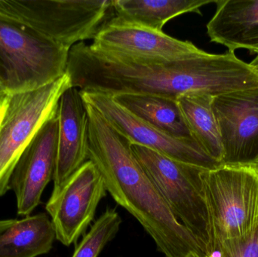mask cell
I'll list each match as a JSON object with an SVG mask.
<instances>
[{"instance_id": "1", "label": "cell", "mask_w": 258, "mask_h": 257, "mask_svg": "<svg viewBox=\"0 0 258 257\" xmlns=\"http://www.w3.org/2000/svg\"><path fill=\"white\" fill-rule=\"evenodd\" d=\"M66 73L80 92L114 96L151 95L178 100L258 87V73L235 52L200 53L180 60H138L95 51L84 42L70 49Z\"/></svg>"}, {"instance_id": "2", "label": "cell", "mask_w": 258, "mask_h": 257, "mask_svg": "<svg viewBox=\"0 0 258 257\" xmlns=\"http://www.w3.org/2000/svg\"><path fill=\"white\" fill-rule=\"evenodd\" d=\"M85 104L89 121V160L101 172L107 193L139 222L165 257L206 256L141 167L128 139Z\"/></svg>"}, {"instance_id": "3", "label": "cell", "mask_w": 258, "mask_h": 257, "mask_svg": "<svg viewBox=\"0 0 258 257\" xmlns=\"http://www.w3.org/2000/svg\"><path fill=\"white\" fill-rule=\"evenodd\" d=\"M132 152L174 217L198 243L203 253L213 256L210 214L202 173L208 169L176 161L139 145Z\"/></svg>"}, {"instance_id": "4", "label": "cell", "mask_w": 258, "mask_h": 257, "mask_svg": "<svg viewBox=\"0 0 258 257\" xmlns=\"http://www.w3.org/2000/svg\"><path fill=\"white\" fill-rule=\"evenodd\" d=\"M70 50L0 15V83L6 95L30 92L66 73Z\"/></svg>"}, {"instance_id": "5", "label": "cell", "mask_w": 258, "mask_h": 257, "mask_svg": "<svg viewBox=\"0 0 258 257\" xmlns=\"http://www.w3.org/2000/svg\"><path fill=\"white\" fill-rule=\"evenodd\" d=\"M0 15L70 50L95 39L114 11L113 0H0Z\"/></svg>"}, {"instance_id": "6", "label": "cell", "mask_w": 258, "mask_h": 257, "mask_svg": "<svg viewBox=\"0 0 258 257\" xmlns=\"http://www.w3.org/2000/svg\"><path fill=\"white\" fill-rule=\"evenodd\" d=\"M215 248L258 227V174L251 166L222 164L202 173ZM214 254V253H213Z\"/></svg>"}, {"instance_id": "7", "label": "cell", "mask_w": 258, "mask_h": 257, "mask_svg": "<svg viewBox=\"0 0 258 257\" xmlns=\"http://www.w3.org/2000/svg\"><path fill=\"white\" fill-rule=\"evenodd\" d=\"M71 85L68 74L30 92L0 99V197L7 193L15 166L42 127L57 113L59 101Z\"/></svg>"}, {"instance_id": "8", "label": "cell", "mask_w": 258, "mask_h": 257, "mask_svg": "<svg viewBox=\"0 0 258 257\" xmlns=\"http://www.w3.org/2000/svg\"><path fill=\"white\" fill-rule=\"evenodd\" d=\"M80 92L83 101L99 112L132 144L144 146L176 161L208 170L222 165L207 155L196 140L175 138L159 131L119 105L110 95Z\"/></svg>"}, {"instance_id": "9", "label": "cell", "mask_w": 258, "mask_h": 257, "mask_svg": "<svg viewBox=\"0 0 258 257\" xmlns=\"http://www.w3.org/2000/svg\"><path fill=\"white\" fill-rule=\"evenodd\" d=\"M107 193L101 172L89 160L45 205L56 239L67 247L76 244L93 221L97 208Z\"/></svg>"}, {"instance_id": "10", "label": "cell", "mask_w": 258, "mask_h": 257, "mask_svg": "<svg viewBox=\"0 0 258 257\" xmlns=\"http://www.w3.org/2000/svg\"><path fill=\"white\" fill-rule=\"evenodd\" d=\"M90 45L95 51L138 60H180L202 49L189 41H182L135 24L122 22L114 16L104 24Z\"/></svg>"}, {"instance_id": "11", "label": "cell", "mask_w": 258, "mask_h": 257, "mask_svg": "<svg viewBox=\"0 0 258 257\" xmlns=\"http://www.w3.org/2000/svg\"><path fill=\"white\" fill-rule=\"evenodd\" d=\"M223 164L251 166L258 157V87L214 97Z\"/></svg>"}, {"instance_id": "12", "label": "cell", "mask_w": 258, "mask_h": 257, "mask_svg": "<svg viewBox=\"0 0 258 257\" xmlns=\"http://www.w3.org/2000/svg\"><path fill=\"white\" fill-rule=\"evenodd\" d=\"M57 113L42 127L14 169L9 189L16 198L17 213L27 217L41 203L42 193L53 180L57 158Z\"/></svg>"}, {"instance_id": "13", "label": "cell", "mask_w": 258, "mask_h": 257, "mask_svg": "<svg viewBox=\"0 0 258 257\" xmlns=\"http://www.w3.org/2000/svg\"><path fill=\"white\" fill-rule=\"evenodd\" d=\"M57 119V158L51 196L57 195L71 176L89 161V116L77 88H70L60 97Z\"/></svg>"}, {"instance_id": "14", "label": "cell", "mask_w": 258, "mask_h": 257, "mask_svg": "<svg viewBox=\"0 0 258 257\" xmlns=\"http://www.w3.org/2000/svg\"><path fill=\"white\" fill-rule=\"evenodd\" d=\"M207 24L210 40L229 51L246 49L258 54V0H217Z\"/></svg>"}, {"instance_id": "15", "label": "cell", "mask_w": 258, "mask_h": 257, "mask_svg": "<svg viewBox=\"0 0 258 257\" xmlns=\"http://www.w3.org/2000/svg\"><path fill=\"white\" fill-rule=\"evenodd\" d=\"M112 97L119 105L159 131L175 138L194 140L178 100L136 94H121Z\"/></svg>"}, {"instance_id": "16", "label": "cell", "mask_w": 258, "mask_h": 257, "mask_svg": "<svg viewBox=\"0 0 258 257\" xmlns=\"http://www.w3.org/2000/svg\"><path fill=\"white\" fill-rule=\"evenodd\" d=\"M56 239L51 219L45 213L17 220L0 234V257H37L46 254Z\"/></svg>"}, {"instance_id": "17", "label": "cell", "mask_w": 258, "mask_h": 257, "mask_svg": "<svg viewBox=\"0 0 258 257\" xmlns=\"http://www.w3.org/2000/svg\"><path fill=\"white\" fill-rule=\"evenodd\" d=\"M217 0H113L114 18L122 22L162 31L170 20L183 14L202 15L203 6Z\"/></svg>"}, {"instance_id": "18", "label": "cell", "mask_w": 258, "mask_h": 257, "mask_svg": "<svg viewBox=\"0 0 258 257\" xmlns=\"http://www.w3.org/2000/svg\"><path fill=\"white\" fill-rule=\"evenodd\" d=\"M213 98L211 95L194 94L180 97L178 103L192 138L207 155L223 164L224 150L214 113Z\"/></svg>"}, {"instance_id": "19", "label": "cell", "mask_w": 258, "mask_h": 257, "mask_svg": "<svg viewBox=\"0 0 258 257\" xmlns=\"http://www.w3.org/2000/svg\"><path fill=\"white\" fill-rule=\"evenodd\" d=\"M122 220L114 208H107L91 226L72 257H98L103 249L117 235Z\"/></svg>"}, {"instance_id": "20", "label": "cell", "mask_w": 258, "mask_h": 257, "mask_svg": "<svg viewBox=\"0 0 258 257\" xmlns=\"http://www.w3.org/2000/svg\"><path fill=\"white\" fill-rule=\"evenodd\" d=\"M212 257H258V227L245 238L221 243Z\"/></svg>"}, {"instance_id": "21", "label": "cell", "mask_w": 258, "mask_h": 257, "mask_svg": "<svg viewBox=\"0 0 258 257\" xmlns=\"http://www.w3.org/2000/svg\"><path fill=\"white\" fill-rule=\"evenodd\" d=\"M16 219H8V220H0V234L4 232L9 226L13 225L16 222Z\"/></svg>"}, {"instance_id": "22", "label": "cell", "mask_w": 258, "mask_h": 257, "mask_svg": "<svg viewBox=\"0 0 258 257\" xmlns=\"http://www.w3.org/2000/svg\"><path fill=\"white\" fill-rule=\"evenodd\" d=\"M250 65L254 68V70L258 73V54L256 56L255 58L250 63Z\"/></svg>"}, {"instance_id": "23", "label": "cell", "mask_w": 258, "mask_h": 257, "mask_svg": "<svg viewBox=\"0 0 258 257\" xmlns=\"http://www.w3.org/2000/svg\"><path fill=\"white\" fill-rule=\"evenodd\" d=\"M251 167H253V168L255 170V172H257L258 174V157L257 159L255 160V161H254V163H253L252 164H251Z\"/></svg>"}, {"instance_id": "24", "label": "cell", "mask_w": 258, "mask_h": 257, "mask_svg": "<svg viewBox=\"0 0 258 257\" xmlns=\"http://www.w3.org/2000/svg\"><path fill=\"white\" fill-rule=\"evenodd\" d=\"M5 95H6V93H5L4 91H3V87H2L1 85V83H0V99H1Z\"/></svg>"}, {"instance_id": "25", "label": "cell", "mask_w": 258, "mask_h": 257, "mask_svg": "<svg viewBox=\"0 0 258 257\" xmlns=\"http://www.w3.org/2000/svg\"><path fill=\"white\" fill-rule=\"evenodd\" d=\"M197 257H212V256H197Z\"/></svg>"}]
</instances>
